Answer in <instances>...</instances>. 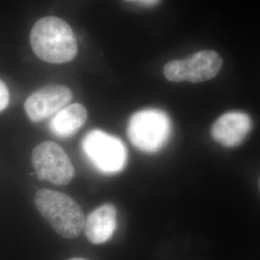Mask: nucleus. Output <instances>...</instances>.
Listing matches in <instances>:
<instances>
[{
	"mask_svg": "<svg viewBox=\"0 0 260 260\" xmlns=\"http://www.w3.org/2000/svg\"><path fill=\"white\" fill-rule=\"evenodd\" d=\"M39 212L56 233L67 239H75L83 232V210L70 196L64 193L41 189L35 196Z\"/></svg>",
	"mask_w": 260,
	"mask_h": 260,
	"instance_id": "2",
	"label": "nucleus"
},
{
	"mask_svg": "<svg viewBox=\"0 0 260 260\" xmlns=\"http://www.w3.org/2000/svg\"><path fill=\"white\" fill-rule=\"evenodd\" d=\"M138 1L145 5H155L160 0H138Z\"/></svg>",
	"mask_w": 260,
	"mask_h": 260,
	"instance_id": "12",
	"label": "nucleus"
},
{
	"mask_svg": "<svg viewBox=\"0 0 260 260\" xmlns=\"http://www.w3.org/2000/svg\"><path fill=\"white\" fill-rule=\"evenodd\" d=\"M259 189H260V179H259Z\"/></svg>",
	"mask_w": 260,
	"mask_h": 260,
	"instance_id": "14",
	"label": "nucleus"
},
{
	"mask_svg": "<svg viewBox=\"0 0 260 260\" xmlns=\"http://www.w3.org/2000/svg\"><path fill=\"white\" fill-rule=\"evenodd\" d=\"M70 260H87V259H84V258H73V259H70Z\"/></svg>",
	"mask_w": 260,
	"mask_h": 260,
	"instance_id": "13",
	"label": "nucleus"
},
{
	"mask_svg": "<svg viewBox=\"0 0 260 260\" xmlns=\"http://www.w3.org/2000/svg\"><path fill=\"white\" fill-rule=\"evenodd\" d=\"M32 165L40 180L67 185L75 176V168L61 146L51 141L39 144L32 153Z\"/></svg>",
	"mask_w": 260,
	"mask_h": 260,
	"instance_id": "6",
	"label": "nucleus"
},
{
	"mask_svg": "<svg viewBox=\"0 0 260 260\" xmlns=\"http://www.w3.org/2000/svg\"><path fill=\"white\" fill-rule=\"evenodd\" d=\"M172 123L167 114L159 109L134 113L128 121L127 135L131 144L147 153L157 152L167 144Z\"/></svg>",
	"mask_w": 260,
	"mask_h": 260,
	"instance_id": "3",
	"label": "nucleus"
},
{
	"mask_svg": "<svg viewBox=\"0 0 260 260\" xmlns=\"http://www.w3.org/2000/svg\"><path fill=\"white\" fill-rule=\"evenodd\" d=\"M129 1H132V0H129Z\"/></svg>",
	"mask_w": 260,
	"mask_h": 260,
	"instance_id": "15",
	"label": "nucleus"
},
{
	"mask_svg": "<svg viewBox=\"0 0 260 260\" xmlns=\"http://www.w3.org/2000/svg\"><path fill=\"white\" fill-rule=\"evenodd\" d=\"M9 100V90L5 83L0 80V112L7 107Z\"/></svg>",
	"mask_w": 260,
	"mask_h": 260,
	"instance_id": "11",
	"label": "nucleus"
},
{
	"mask_svg": "<svg viewBox=\"0 0 260 260\" xmlns=\"http://www.w3.org/2000/svg\"><path fill=\"white\" fill-rule=\"evenodd\" d=\"M73 99L72 91L63 85H49L28 96L24 109L33 122L44 121L66 107Z\"/></svg>",
	"mask_w": 260,
	"mask_h": 260,
	"instance_id": "7",
	"label": "nucleus"
},
{
	"mask_svg": "<svg viewBox=\"0 0 260 260\" xmlns=\"http://www.w3.org/2000/svg\"><path fill=\"white\" fill-rule=\"evenodd\" d=\"M87 118L88 112L82 104H71L56 113L49 129L59 138H70L83 126Z\"/></svg>",
	"mask_w": 260,
	"mask_h": 260,
	"instance_id": "10",
	"label": "nucleus"
},
{
	"mask_svg": "<svg viewBox=\"0 0 260 260\" xmlns=\"http://www.w3.org/2000/svg\"><path fill=\"white\" fill-rule=\"evenodd\" d=\"M251 118L244 112H228L217 119L211 128L213 139L225 148L240 146L251 132Z\"/></svg>",
	"mask_w": 260,
	"mask_h": 260,
	"instance_id": "8",
	"label": "nucleus"
},
{
	"mask_svg": "<svg viewBox=\"0 0 260 260\" xmlns=\"http://www.w3.org/2000/svg\"><path fill=\"white\" fill-rule=\"evenodd\" d=\"M81 147L86 157L99 172L114 175L121 172L127 162V150L116 136L93 129L85 135Z\"/></svg>",
	"mask_w": 260,
	"mask_h": 260,
	"instance_id": "4",
	"label": "nucleus"
},
{
	"mask_svg": "<svg viewBox=\"0 0 260 260\" xmlns=\"http://www.w3.org/2000/svg\"><path fill=\"white\" fill-rule=\"evenodd\" d=\"M30 44L41 60L51 64L71 62L77 53L73 29L65 20L56 17L38 20L31 30Z\"/></svg>",
	"mask_w": 260,
	"mask_h": 260,
	"instance_id": "1",
	"label": "nucleus"
},
{
	"mask_svg": "<svg viewBox=\"0 0 260 260\" xmlns=\"http://www.w3.org/2000/svg\"><path fill=\"white\" fill-rule=\"evenodd\" d=\"M117 228V208L112 204H104L95 208L85 218L84 232L93 244L108 241Z\"/></svg>",
	"mask_w": 260,
	"mask_h": 260,
	"instance_id": "9",
	"label": "nucleus"
},
{
	"mask_svg": "<svg viewBox=\"0 0 260 260\" xmlns=\"http://www.w3.org/2000/svg\"><path fill=\"white\" fill-rule=\"evenodd\" d=\"M222 66L223 60L216 51L203 50L182 60L170 61L164 67L163 74L172 82L200 83L214 78Z\"/></svg>",
	"mask_w": 260,
	"mask_h": 260,
	"instance_id": "5",
	"label": "nucleus"
}]
</instances>
